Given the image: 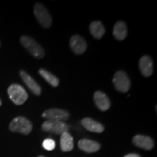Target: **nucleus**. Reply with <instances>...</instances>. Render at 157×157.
Returning a JSON list of instances; mask_svg holds the SVG:
<instances>
[{
	"label": "nucleus",
	"instance_id": "obj_13",
	"mask_svg": "<svg viewBox=\"0 0 157 157\" xmlns=\"http://www.w3.org/2000/svg\"><path fill=\"white\" fill-rule=\"evenodd\" d=\"M81 123L84 128L90 132L102 133L104 131L103 125L91 118H84L81 121Z\"/></svg>",
	"mask_w": 157,
	"mask_h": 157
},
{
	"label": "nucleus",
	"instance_id": "obj_15",
	"mask_svg": "<svg viewBox=\"0 0 157 157\" xmlns=\"http://www.w3.org/2000/svg\"><path fill=\"white\" fill-rule=\"evenodd\" d=\"M113 35L117 40H124L127 35V27L124 21H119L115 23L113 29Z\"/></svg>",
	"mask_w": 157,
	"mask_h": 157
},
{
	"label": "nucleus",
	"instance_id": "obj_23",
	"mask_svg": "<svg viewBox=\"0 0 157 157\" xmlns=\"http://www.w3.org/2000/svg\"><path fill=\"white\" fill-rule=\"evenodd\" d=\"M0 46H1V44H0Z\"/></svg>",
	"mask_w": 157,
	"mask_h": 157
},
{
	"label": "nucleus",
	"instance_id": "obj_20",
	"mask_svg": "<svg viewBox=\"0 0 157 157\" xmlns=\"http://www.w3.org/2000/svg\"><path fill=\"white\" fill-rule=\"evenodd\" d=\"M124 157H141L139 154H129Z\"/></svg>",
	"mask_w": 157,
	"mask_h": 157
},
{
	"label": "nucleus",
	"instance_id": "obj_12",
	"mask_svg": "<svg viewBox=\"0 0 157 157\" xmlns=\"http://www.w3.org/2000/svg\"><path fill=\"white\" fill-rule=\"evenodd\" d=\"M132 142L137 147L145 150H151L154 146V142L151 137L143 135H135L133 137Z\"/></svg>",
	"mask_w": 157,
	"mask_h": 157
},
{
	"label": "nucleus",
	"instance_id": "obj_16",
	"mask_svg": "<svg viewBox=\"0 0 157 157\" xmlns=\"http://www.w3.org/2000/svg\"><path fill=\"white\" fill-rule=\"evenodd\" d=\"M90 31L94 38L97 39H101L105 32L103 24L99 21H94L90 23Z\"/></svg>",
	"mask_w": 157,
	"mask_h": 157
},
{
	"label": "nucleus",
	"instance_id": "obj_14",
	"mask_svg": "<svg viewBox=\"0 0 157 157\" xmlns=\"http://www.w3.org/2000/svg\"><path fill=\"white\" fill-rule=\"evenodd\" d=\"M78 146L81 150L87 153H94L101 148V145L96 141L90 139H82L78 141Z\"/></svg>",
	"mask_w": 157,
	"mask_h": 157
},
{
	"label": "nucleus",
	"instance_id": "obj_21",
	"mask_svg": "<svg viewBox=\"0 0 157 157\" xmlns=\"http://www.w3.org/2000/svg\"><path fill=\"white\" fill-rule=\"evenodd\" d=\"M1 105H2V101L0 100V106H1Z\"/></svg>",
	"mask_w": 157,
	"mask_h": 157
},
{
	"label": "nucleus",
	"instance_id": "obj_8",
	"mask_svg": "<svg viewBox=\"0 0 157 157\" xmlns=\"http://www.w3.org/2000/svg\"><path fill=\"white\" fill-rule=\"evenodd\" d=\"M19 74L25 85L35 95L39 96L42 94V88L39 84L26 71L24 70H21L19 71Z\"/></svg>",
	"mask_w": 157,
	"mask_h": 157
},
{
	"label": "nucleus",
	"instance_id": "obj_19",
	"mask_svg": "<svg viewBox=\"0 0 157 157\" xmlns=\"http://www.w3.org/2000/svg\"><path fill=\"white\" fill-rule=\"evenodd\" d=\"M42 146L45 150L47 151H52L56 148V142L54 140L51 138H47L43 141Z\"/></svg>",
	"mask_w": 157,
	"mask_h": 157
},
{
	"label": "nucleus",
	"instance_id": "obj_18",
	"mask_svg": "<svg viewBox=\"0 0 157 157\" xmlns=\"http://www.w3.org/2000/svg\"><path fill=\"white\" fill-rule=\"evenodd\" d=\"M39 74H40V75L42 76V77L44 78L51 86H52V87H56L59 85L60 82H59L58 78H57L56 76H54L53 74H51L50 71H48L45 70L44 68H40V69L39 70Z\"/></svg>",
	"mask_w": 157,
	"mask_h": 157
},
{
	"label": "nucleus",
	"instance_id": "obj_5",
	"mask_svg": "<svg viewBox=\"0 0 157 157\" xmlns=\"http://www.w3.org/2000/svg\"><path fill=\"white\" fill-rule=\"evenodd\" d=\"M42 129L45 132L61 135L69 130V127L67 124L61 121L47 120L42 124Z\"/></svg>",
	"mask_w": 157,
	"mask_h": 157
},
{
	"label": "nucleus",
	"instance_id": "obj_1",
	"mask_svg": "<svg viewBox=\"0 0 157 157\" xmlns=\"http://www.w3.org/2000/svg\"><path fill=\"white\" fill-rule=\"evenodd\" d=\"M20 42L23 48L34 58L41 59L44 58L45 52L44 48L34 39L29 36H22L20 39Z\"/></svg>",
	"mask_w": 157,
	"mask_h": 157
},
{
	"label": "nucleus",
	"instance_id": "obj_10",
	"mask_svg": "<svg viewBox=\"0 0 157 157\" xmlns=\"http://www.w3.org/2000/svg\"><path fill=\"white\" fill-rule=\"evenodd\" d=\"M139 68L141 74L145 77H148L154 71V64L149 56H143L139 60Z\"/></svg>",
	"mask_w": 157,
	"mask_h": 157
},
{
	"label": "nucleus",
	"instance_id": "obj_9",
	"mask_svg": "<svg viewBox=\"0 0 157 157\" xmlns=\"http://www.w3.org/2000/svg\"><path fill=\"white\" fill-rule=\"evenodd\" d=\"M70 47L76 55H82L87 48L86 41L79 35H74L70 39Z\"/></svg>",
	"mask_w": 157,
	"mask_h": 157
},
{
	"label": "nucleus",
	"instance_id": "obj_4",
	"mask_svg": "<svg viewBox=\"0 0 157 157\" xmlns=\"http://www.w3.org/2000/svg\"><path fill=\"white\" fill-rule=\"evenodd\" d=\"M34 13L37 21L43 28H50L52 23V17L45 6L40 3H36L34 7Z\"/></svg>",
	"mask_w": 157,
	"mask_h": 157
},
{
	"label": "nucleus",
	"instance_id": "obj_6",
	"mask_svg": "<svg viewBox=\"0 0 157 157\" xmlns=\"http://www.w3.org/2000/svg\"><path fill=\"white\" fill-rule=\"evenodd\" d=\"M113 83L117 91L121 93H127L130 88V80L126 72L124 71H118L113 78Z\"/></svg>",
	"mask_w": 157,
	"mask_h": 157
},
{
	"label": "nucleus",
	"instance_id": "obj_17",
	"mask_svg": "<svg viewBox=\"0 0 157 157\" xmlns=\"http://www.w3.org/2000/svg\"><path fill=\"white\" fill-rule=\"evenodd\" d=\"M60 148L64 152L71 151L74 148V139L68 132H64L60 137Z\"/></svg>",
	"mask_w": 157,
	"mask_h": 157
},
{
	"label": "nucleus",
	"instance_id": "obj_3",
	"mask_svg": "<svg viewBox=\"0 0 157 157\" xmlns=\"http://www.w3.org/2000/svg\"><path fill=\"white\" fill-rule=\"evenodd\" d=\"M10 99L15 105H20L25 103L28 99V93L22 86L17 84H13L7 89Z\"/></svg>",
	"mask_w": 157,
	"mask_h": 157
},
{
	"label": "nucleus",
	"instance_id": "obj_7",
	"mask_svg": "<svg viewBox=\"0 0 157 157\" xmlns=\"http://www.w3.org/2000/svg\"><path fill=\"white\" fill-rule=\"evenodd\" d=\"M69 112L66 110L60 109H50L43 112L42 117L45 118L48 120L56 121H66L69 118Z\"/></svg>",
	"mask_w": 157,
	"mask_h": 157
},
{
	"label": "nucleus",
	"instance_id": "obj_22",
	"mask_svg": "<svg viewBox=\"0 0 157 157\" xmlns=\"http://www.w3.org/2000/svg\"><path fill=\"white\" fill-rule=\"evenodd\" d=\"M38 157H44V156H38Z\"/></svg>",
	"mask_w": 157,
	"mask_h": 157
},
{
	"label": "nucleus",
	"instance_id": "obj_2",
	"mask_svg": "<svg viewBox=\"0 0 157 157\" xmlns=\"http://www.w3.org/2000/svg\"><path fill=\"white\" fill-rule=\"evenodd\" d=\"M33 128L32 123L24 117H17L13 119L9 125L10 130L13 132H19L29 135Z\"/></svg>",
	"mask_w": 157,
	"mask_h": 157
},
{
	"label": "nucleus",
	"instance_id": "obj_11",
	"mask_svg": "<svg viewBox=\"0 0 157 157\" xmlns=\"http://www.w3.org/2000/svg\"><path fill=\"white\" fill-rule=\"evenodd\" d=\"M94 102L97 107L101 111H105L111 107V102L106 94L101 91H97L94 94Z\"/></svg>",
	"mask_w": 157,
	"mask_h": 157
}]
</instances>
